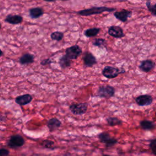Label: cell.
Returning a JSON list of instances; mask_svg holds the SVG:
<instances>
[{"mask_svg": "<svg viewBox=\"0 0 156 156\" xmlns=\"http://www.w3.org/2000/svg\"><path fill=\"white\" fill-rule=\"evenodd\" d=\"M54 143L52 141L48 140H45L42 141L41 145L46 149H54Z\"/></svg>", "mask_w": 156, "mask_h": 156, "instance_id": "24", "label": "cell"}, {"mask_svg": "<svg viewBox=\"0 0 156 156\" xmlns=\"http://www.w3.org/2000/svg\"><path fill=\"white\" fill-rule=\"evenodd\" d=\"M108 34L116 38H121L124 37L123 29L119 26H111L108 29Z\"/></svg>", "mask_w": 156, "mask_h": 156, "instance_id": "10", "label": "cell"}, {"mask_svg": "<svg viewBox=\"0 0 156 156\" xmlns=\"http://www.w3.org/2000/svg\"><path fill=\"white\" fill-rule=\"evenodd\" d=\"M23 18L20 15H8L4 19L5 23L10 24H18L23 22Z\"/></svg>", "mask_w": 156, "mask_h": 156, "instance_id": "13", "label": "cell"}, {"mask_svg": "<svg viewBox=\"0 0 156 156\" xmlns=\"http://www.w3.org/2000/svg\"><path fill=\"white\" fill-rule=\"evenodd\" d=\"M150 147L151 148L152 152L156 155V140H153L150 143Z\"/></svg>", "mask_w": 156, "mask_h": 156, "instance_id": "25", "label": "cell"}, {"mask_svg": "<svg viewBox=\"0 0 156 156\" xmlns=\"http://www.w3.org/2000/svg\"><path fill=\"white\" fill-rule=\"evenodd\" d=\"M64 36V34L62 32L60 31H55L53 32L51 34V38L52 40L57 41H61Z\"/></svg>", "mask_w": 156, "mask_h": 156, "instance_id": "21", "label": "cell"}, {"mask_svg": "<svg viewBox=\"0 0 156 156\" xmlns=\"http://www.w3.org/2000/svg\"><path fill=\"white\" fill-rule=\"evenodd\" d=\"M52 63V61L50 58H46V59L43 60L41 62L40 64L41 65H43V66H45V65H50Z\"/></svg>", "mask_w": 156, "mask_h": 156, "instance_id": "26", "label": "cell"}, {"mask_svg": "<svg viewBox=\"0 0 156 156\" xmlns=\"http://www.w3.org/2000/svg\"><path fill=\"white\" fill-rule=\"evenodd\" d=\"M82 53V48L77 44L68 47L65 50V55L71 60L77 59Z\"/></svg>", "mask_w": 156, "mask_h": 156, "instance_id": "4", "label": "cell"}, {"mask_svg": "<svg viewBox=\"0 0 156 156\" xmlns=\"http://www.w3.org/2000/svg\"><path fill=\"white\" fill-rule=\"evenodd\" d=\"M62 125L61 121L57 118H52L47 122V127L51 132L59 128Z\"/></svg>", "mask_w": 156, "mask_h": 156, "instance_id": "15", "label": "cell"}, {"mask_svg": "<svg viewBox=\"0 0 156 156\" xmlns=\"http://www.w3.org/2000/svg\"><path fill=\"white\" fill-rule=\"evenodd\" d=\"M29 16L32 19H37L44 14L43 9L40 7H35L30 8L29 10Z\"/></svg>", "mask_w": 156, "mask_h": 156, "instance_id": "16", "label": "cell"}, {"mask_svg": "<svg viewBox=\"0 0 156 156\" xmlns=\"http://www.w3.org/2000/svg\"><path fill=\"white\" fill-rule=\"evenodd\" d=\"M135 101L138 105L146 106L152 104L153 101L152 97L149 94H143L136 98Z\"/></svg>", "mask_w": 156, "mask_h": 156, "instance_id": "12", "label": "cell"}, {"mask_svg": "<svg viewBox=\"0 0 156 156\" xmlns=\"http://www.w3.org/2000/svg\"><path fill=\"white\" fill-rule=\"evenodd\" d=\"M9 154V150L5 149V148H2L0 150V156H7Z\"/></svg>", "mask_w": 156, "mask_h": 156, "instance_id": "27", "label": "cell"}, {"mask_svg": "<svg viewBox=\"0 0 156 156\" xmlns=\"http://www.w3.org/2000/svg\"><path fill=\"white\" fill-rule=\"evenodd\" d=\"M141 127L144 129V130H151L154 128L155 124L153 122L147 121V120H144L141 121L140 122Z\"/></svg>", "mask_w": 156, "mask_h": 156, "instance_id": "22", "label": "cell"}, {"mask_svg": "<svg viewBox=\"0 0 156 156\" xmlns=\"http://www.w3.org/2000/svg\"><path fill=\"white\" fill-rule=\"evenodd\" d=\"M69 110L75 115L84 114L88 108V104L86 102L73 103L69 105Z\"/></svg>", "mask_w": 156, "mask_h": 156, "instance_id": "5", "label": "cell"}, {"mask_svg": "<svg viewBox=\"0 0 156 156\" xmlns=\"http://www.w3.org/2000/svg\"><path fill=\"white\" fill-rule=\"evenodd\" d=\"M101 29L99 27H92V28H89L86 29L84 31V35L86 37L88 38H91L96 36L100 32Z\"/></svg>", "mask_w": 156, "mask_h": 156, "instance_id": "19", "label": "cell"}, {"mask_svg": "<svg viewBox=\"0 0 156 156\" xmlns=\"http://www.w3.org/2000/svg\"><path fill=\"white\" fill-rule=\"evenodd\" d=\"M25 141L24 138L19 135H12L7 142V146L10 148L15 149L21 147L24 145Z\"/></svg>", "mask_w": 156, "mask_h": 156, "instance_id": "6", "label": "cell"}, {"mask_svg": "<svg viewBox=\"0 0 156 156\" xmlns=\"http://www.w3.org/2000/svg\"><path fill=\"white\" fill-rule=\"evenodd\" d=\"M107 122L110 126H119L122 124V121L117 117H108L106 119Z\"/></svg>", "mask_w": 156, "mask_h": 156, "instance_id": "20", "label": "cell"}, {"mask_svg": "<svg viewBox=\"0 0 156 156\" xmlns=\"http://www.w3.org/2000/svg\"><path fill=\"white\" fill-rule=\"evenodd\" d=\"M116 10L115 8L108 7L106 6H93L89 9L79 10L77 12V13L80 16H91L96 14H101L103 12H113Z\"/></svg>", "mask_w": 156, "mask_h": 156, "instance_id": "1", "label": "cell"}, {"mask_svg": "<svg viewBox=\"0 0 156 156\" xmlns=\"http://www.w3.org/2000/svg\"><path fill=\"white\" fill-rule=\"evenodd\" d=\"M132 15V12L130 10L126 9H122L119 11H116L113 13L115 17L122 23L126 22L128 20V18L131 17Z\"/></svg>", "mask_w": 156, "mask_h": 156, "instance_id": "9", "label": "cell"}, {"mask_svg": "<svg viewBox=\"0 0 156 156\" xmlns=\"http://www.w3.org/2000/svg\"><path fill=\"white\" fill-rule=\"evenodd\" d=\"M59 65L62 69H65L69 67L71 65V60H70L65 54L62 56L58 61Z\"/></svg>", "mask_w": 156, "mask_h": 156, "instance_id": "18", "label": "cell"}, {"mask_svg": "<svg viewBox=\"0 0 156 156\" xmlns=\"http://www.w3.org/2000/svg\"><path fill=\"white\" fill-rule=\"evenodd\" d=\"M82 60L83 65L86 67H92L97 63L96 57L89 51H85L83 52Z\"/></svg>", "mask_w": 156, "mask_h": 156, "instance_id": "8", "label": "cell"}, {"mask_svg": "<svg viewBox=\"0 0 156 156\" xmlns=\"http://www.w3.org/2000/svg\"><path fill=\"white\" fill-rule=\"evenodd\" d=\"M124 69H119L117 67L112 66H106L102 71V74L103 76L107 79H114L119 74L125 73Z\"/></svg>", "mask_w": 156, "mask_h": 156, "instance_id": "2", "label": "cell"}, {"mask_svg": "<svg viewBox=\"0 0 156 156\" xmlns=\"http://www.w3.org/2000/svg\"><path fill=\"white\" fill-rule=\"evenodd\" d=\"M44 1H46V2H54V1H55L57 0H43ZM60 1H68V0H60Z\"/></svg>", "mask_w": 156, "mask_h": 156, "instance_id": "28", "label": "cell"}, {"mask_svg": "<svg viewBox=\"0 0 156 156\" xmlns=\"http://www.w3.org/2000/svg\"><path fill=\"white\" fill-rule=\"evenodd\" d=\"M3 55V51L2 50H1V54H0V56H2Z\"/></svg>", "mask_w": 156, "mask_h": 156, "instance_id": "29", "label": "cell"}, {"mask_svg": "<svg viewBox=\"0 0 156 156\" xmlns=\"http://www.w3.org/2000/svg\"><path fill=\"white\" fill-rule=\"evenodd\" d=\"M105 40L104 38H95L93 42H92V44L94 46H96V47H99V48H101V47H103L105 45Z\"/></svg>", "mask_w": 156, "mask_h": 156, "instance_id": "23", "label": "cell"}, {"mask_svg": "<svg viewBox=\"0 0 156 156\" xmlns=\"http://www.w3.org/2000/svg\"><path fill=\"white\" fill-rule=\"evenodd\" d=\"M34 55L30 53H26L22 55L19 58V63L21 65H28L34 63Z\"/></svg>", "mask_w": 156, "mask_h": 156, "instance_id": "17", "label": "cell"}, {"mask_svg": "<svg viewBox=\"0 0 156 156\" xmlns=\"http://www.w3.org/2000/svg\"><path fill=\"white\" fill-rule=\"evenodd\" d=\"M98 137L100 141L105 144V146L107 147H110L118 143V140L116 139L111 137L110 135L107 132H102L100 133Z\"/></svg>", "mask_w": 156, "mask_h": 156, "instance_id": "7", "label": "cell"}, {"mask_svg": "<svg viewBox=\"0 0 156 156\" xmlns=\"http://www.w3.org/2000/svg\"><path fill=\"white\" fill-rule=\"evenodd\" d=\"M103 156H110V155H104Z\"/></svg>", "mask_w": 156, "mask_h": 156, "instance_id": "30", "label": "cell"}, {"mask_svg": "<svg viewBox=\"0 0 156 156\" xmlns=\"http://www.w3.org/2000/svg\"><path fill=\"white\" fill-rule=\"evenodd\" d=\"M115 89L112 86L105 85L100 86L97 91V95L100 98H110L114 96Z\"/></svg>", "mask_w": 156, "mask_h": 156, "instance_id": "3", "label": "cell"}, {"mask_svg": "<svg viewBox=\"0 0 156 156\" xmlns=\"http://www.w3.org/2000/svg\"><path fill=\"white\" fill-rule=\"evenodd\" d=\"M32 99L33 98L30 94H25L17 96L15 98V101L17 104L20 105H25L29 104L32 101Z\"/></svg>", "mask_w": 156, "mask_h": 156, "instance_id": "14", "label": "cell"}, {"mask_svg": "<svg viewBox=\"0 0 156 156\" xmlns=\"http://www.w3.org/2000/svg\"><path fill=\"white\" fill-rule=\"evenodd\" d=\"M155 67V63L151 60V59H146L143 60L140 65H139V68L143 72L148 73L152 70Z\"/></svg>", "mask_w": 156, "mask_h": 156, "instance_id": "11", "label": "cell"}]
</instances>
